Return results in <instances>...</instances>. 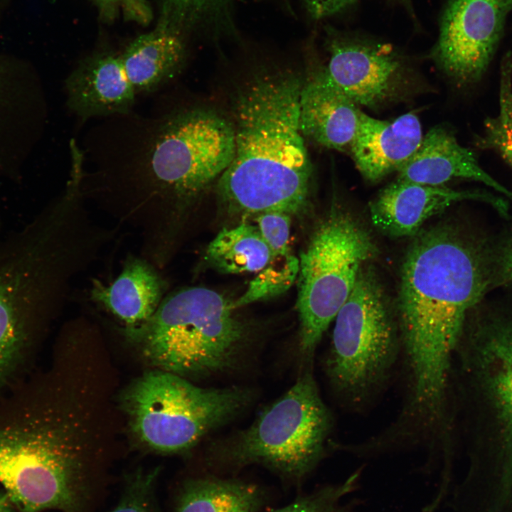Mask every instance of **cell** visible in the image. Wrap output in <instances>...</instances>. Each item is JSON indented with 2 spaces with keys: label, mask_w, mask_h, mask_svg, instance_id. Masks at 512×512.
<instances>
[{
  "label": "cell",
  "mask_w": 512,
  "mask_h": 512,
  "mask_svg": "<svg viewBox=\"0 0 512 512\" xmlns=\"http://www.w3.org/2000/svg\"><path fill=\"white\" fill-rule=\"evenodd\" d=\"M486 245L442 224L418 233L404 257L398 324L405 395L435 407L449 396L450 369L466 319L489 284Z\"/></svg>",
  "instance_id": "6da1fadb"
},
{
  "label": "cell",
  "mask_w": 512,
  "mask_h": 512,
  "mask_svg": "<svg viewBox=\"0 0 512 512\" xmlns=\"http://www.w3.org/2000/svg\"><path fill=\"white\" fill-rule=\"evenodd\" d=\"M143 165L99 182L93 203L139 238V254L161 270L171 261L189 208L230 165L235 152L232 120L208 108L164 118Z\"/></svg>",
  "instance_id": "7a4b0ae2"
},
{
  "label": "cell",
  "mask_w": 512,
  "mask_h": 512,
  "mask_svg": "<svg viewBox=\"0 0 512 512\" xmlns=\"http://www.w3.org/2000/svg\"><path fill=\"white\" fill-rule=\"evenodd\" d=\"M302 82L289 71H260L237 90L234 156L218 180L230 210L292 215L307 205L313 168L299 125Z\"/></svg>",
  "instance_id": "3957f363"
},
{
  "label": "cell",
  "mask_w": 512,
  "mask_h": 512,
  "mask_svg": "<svg viewBox=\"0 0 512 512\" xmlns=\"http://www.w3.org/2000/svg\"><path fill=\"white\" fill-rule=\"evenodd\" d=\"M80 388L34 425L0 430V484L21 512H81L88 500L104 435Z\"/></svg>",
  "instance_id": "277c9868"
},
{
  "label": "cell",
  "mask_w": 512,
  "mask_h": 512,
  "mask_svg": "<svg viewBox=\"0 0 512 512\" xmlns=\"http://www.w3.org/2000/svg\"><path fill=\"white\" fill-rule=\"evenodd\" d=\"M233 302L203 287L168 292L143 326L122 329L159 370L188 378H207L238 368L250 351L245 324Z\"/></svg>",
  "instance_id": "5b68a950"
},
{
  "label": "cell",
  "mask_w": 512,
  "mask_h": 512,
  "mask_svg": "<svg viewBox=\"0 0 512 512\" xmlns=\"http://www.w3.org/2000/svg\"><path fill=\"white\" fill-rule=\"evenodd\" d=\"M364 267L334 319L325 364L334 394L353 412H363L375 402L401 359L398 321L375 273Z\"/></svg>",
  "instance_id": "8992f818"
},
{
  "label": "cell",
  "mask_w": 512,
  "mask_h": 512,
  "mask_svg": "<svg viewBox=\"0 0 512 512\" xmlns=\"http://www.w3.org/2000/svg\"><path fill=\"white\" fill-rule=\"evenodd\" d=\"M333 417L311 371H305L247 428L211 454L230 471L260 464L284 479L299 482L324 458Z\"/></svg>",
  "instance_id": "52a82bcc"
},
{
  "label": "cell",
  "mask_w": 512,
  "mask_h": 512,
  "mask_svg": "<svg viewBox=\"0 0 512 512\" xmlns=\"http://www.w3.org/2000/svg\"><path fill=\"white\" fill-rule=\"evenodd\" d=\"M252 400V393L245 388H201L157 369L132 385L125 407L142 444L159 452L178 453L239 415Z\"/></svg>",
  "instance_id": "ba28073f"
},
{
  "label": "cell",
  "mask_w": 512,
  "mask_h": 512,
  "mask_svg": "<svg viewBox=\"0 0 512 512\" xmlns=\"http://www.w3.org/2000/svg\"><path fill=\"white\" fill-rule=\"evenodd\" d=\"M375 252L369 232L340 208H333L316 229L299 258L297 309L302 354L312 356Z\"/></svg>",
  "instance_id": "9c48e42d"
},
{
  "label": "cell",
  "mask_w": 512,
  "mask_h": 512,
  "mask_svg": "<svg viewBox=\"0 0 512 512\" xmlns=\"http://www.w3.org/2000/svg\"><path fill=\"white\" fill-rule=\"evenodd\" d=\"M512 0H450L434 57L459 86L478 82L486 72L503 34Z\"/></svg>",
  "instance_id": "30bf717a"
},
{
  "label": "cell",
  "mask_w": 512,
  "mask_h": 512,
  "mask_svg": "<svg viewBox=\"0 0 512 512\" xmlns=\"http://www.w3.org/2000/svg\"><path fill=\"white\" fill-rule=\"evenodd\" d=\"M329 52L326 73L358 106L379 108L410 91L412 74L409 68L383 46L335 39Z\"/></svg>",
  "instance_id": "8fae6325"
},
{
  "label": "cell",
  "mask_w": 512,
  "mask_h": 512,
  "mask_svg": "<svg viewBox=\"0 0 512 512\" xmlns=\"http://www.w3.org/2000/svg\"><path fill=\"white\" fill-rule=\"evenodd\" d=\"M477 336L482 380L496 409L502 437L484 474L494 493L512 496V316L491 317Z\"/></svg>",
  "instance_id": "7c38bea8"
},
{
  "label": "cell",
  "mask_w": 512,
  "mask_h": 512,
  "mask_svg": "<svg viewBox=\"0 0 512 512\" xmlns=\"http://www.w3.org/2000/svg\"><path fill=\"white\" fill-rule=\"evenodd\" d=\"M465 199L482 200L501 213L506 212L504 202L493 196L397 179L370 203V218L373 225L387 235L410 236L417 234L429 218Z\"/></svg>",
  "instance_id": "4fadbf2b"
},
{
  "label": "cell",
  "mask_w": 512,
  "mask_h": 512,
  "mask_svg": "<svg viewBox=\"0 0 512 512\" xmlns=\"http://www.w3.org/2000/svg\"><path fill=\"white\" fill-rule=\"evenodd\" d=\"M168 289L162 270L140 255L129 254L112 282L91 280L87 301L109 313L122 329L132 330L152 317Z\"/></svg>",
  "instance_id": "5bb4252c"
},
{
  "label": "cell",
  "mask_w": 512,
  "mask_h": 512,
  "mask_svg": "<svg viewBox=\"0 0 512 512\" xmlns=\"http://www.w3.org/2000/svg\"><path fill=\"white\" fill-rule=\"evenodd\" d=\"M362 111L329 77L325 68L303 80L299 125L304 137L328 149L343 151L353 142Z\"/></svg>",
  "instance_id": "9a60e30c"
},
{
  "label": "cell",
  "mask_w": 512,
  "mask_h": 512,
  "mask_svg": "<svg viewBox=\"0 0 512 512\" xmlns=\"http://www.w3.org/2000/svg\"><path fill=\"white\" fill-rule=\"evenodd\" d=\"M422 138L420 122L413 113L385 121L362 112L349 149L362 176L368 181L378 182L398 172L416 151Z\"/></svg>",
  "instance_id": "2e32d148"
},
{
  "label": "cell",
  "mask_w": 512,
  "mask_h": 512,
  "mask_svg": "<svg viewBox=\"0 0 512 512\" xmlns=\"http://www.w3.org/2000/svg\"><path fill=\"white\" fill-rule=\"evenodd\" d=\"M69 107L82 119L126 114L136 92L120 55L96 53L81 62L65 81Z\"/></svg>",
  "instance_id": "e0dca14e"
},
{
  "label": "cell",
  "mask_w": 512,
  "mask_h": 512,
  "mask_svg": "<svg viewBox=\"0 0 512 512\" xmlns=\"http://www.w3.org/2000/svg\"><path fill=\"white\" fill-rule=\"evenodd\" d=\"M398 179L442 186L457 178L476 181L512 200V191L499 183L479 165L474 152L461 145L454 132L443 125L432 128L407 161Z\"/></svg>",
  "instance_id": "ac0fdd59"
},
{
  "label": "cell",
  "mask_w": 512,
  "mask_h": 512,
  "mask_svg": "<svg viewBox=\"0 0 512 512\" xmlns=\"http://www.w3.org/2000/svg\"><path fill=\"white\" fill-rule=\"evenodd\" d=\"M136 94L154 92L181 70L186 46L166 16L156 27L133 40L120 55Z\"/></svg>",
  "instance_id": "d6986e66"
},
{
  "label": "cell",
  "mask_w": 512,
  "mask_h": 512,
  "mask_svg": "<svg viewBox=\"0 0 512 512\" xmlns=\"http://www.w3.org/2000/svg\"><path fill=\"white\" fill-rule=\"evenodd\" d=\"M266 500L257 484L237 479L203 476L185 481L175 512H259Z\"/></svg>",
  "instance_id": "ffe728a7"
},
{
  "label": "cell",
  "mask_w": 512,
  "mask_h": 512,
  "mask_svg": "<svg viewBox=\"0 0 512 512\" xmlns=\"http://www.w3.org/2000/svg\"><path fill=\"white\" fill-rule=\"evenodd\" d=\"M205 259L221 272L240 274L260 272L272 255L257 227L242 223L222 229L208 245Z\"/></svg>",
  "instance_id": "44dd1931"
},
{
  "label": "cell",
  "mask_w": 512,
  "mask_h": 512,
  "mask_svg": "<svg viewBox=\"0 0 512 512\" xmlns=\"http://www.w3.org/2000/svg\"><path fill=\"white\" fill-rule=\"evenodd\" d=\"M35 307L33 294L22 276L0 264V378L17 358L27 313Z\"/></svg>",
  "instance_id": "7402d4cb"
},
{
  "label": "cell",
  "mask_w": 512,
  "mask_h": 512,
  "mask_svg": "<svg viewBox=\"0 0 512 512\" xmlns=\"http://www.w3.org/2000/svg\"><path fill=\"white\" fill-rule=\"evenodd\" d=\"M299 269V258L291 253L271 262L250 282L246 291L233 302L234 309L269 299L286 292L294 282Z\"/></svg>",
  "instance_id": "603a6c76"
},
{
  "label": "cell",
  "mask_w": 512,
  "mask_h": 512,
  "mask_svg": "<svg viewBox=\"0 0 512 512\" xmlns=\"http://www.w3.org/2000/svg\"><path fill=\"white\" fill-rule=\"evenodd\" d=\"M361 469L356 470L342 483L323 486L285 506L268 512H353L360 500H343L357 490Z\"/></svg>",
  "instance_id": "cb8c5ba5"
},
{
  "label": "cell",
  "mask_w": 512,
  "mask_h": 512,
  "mask_svg": "<svg viewBox=\"0 0 512 512\" xmlns=\"http://www.w3.org/2000/svg\"><path fill=\"white\" fill-rule=\"evenodd\" d=\"M478 144L494 149L512 167V86L500 87L499 112L484 122V135Z\"/></svg>",
  "instance_id": "d4e9b609"
},
{
  "label": "cell",
  "mask_w": 512,
  "mask_h": 512,
  "mask_svg": "<svg viewBox=\"0 0 512 512\" xmlns=\"http://www.w3.org/2000/svg\"><path fill=\"white\" fill-rule=\"evenodd\" d=\"M157 474L153 470L132 474L118 504L111 512H159L154 494Z\"/></svg>",
  "instance_id": "484cf974"
},
{
  "label": "cell",
  "mask_w": 512,
  "mask_h": 512,
  "mask_svg": "<svg viewBox=\"0 0 512 512\" xmlns=\"http://www.w3.org/2000/svg\"><path fill=\"white\" fill-rule=\"evenodd\" d=\"M290 216L285 212L272 210L260 213L256 217V226L268 245L272 259L290 254Z\"/></svg>",
  "instance_id": "4316f807"
},
{
  "label": "cell",
  "mask_w": 512,
  "mask_h": 512,
  "mask_svg": "<svg viewBox=\"0 0 512 512\" xmlns=\"http://www.w3.org/2000/svg\"><path fill=\"white\" fill-rule=\"evenodd\" d=\"M92 1L100 16L106 21H112L121 14L127 21L146 25L153 17L151 8L146 0Z\"/></svg>",
  "instance_id": "83f0119b"
},
{
  "label": "cell",
  "mask_w": 512,
  "mask_h": 512,
  "mask_svg": "<svg viewBox=\"0 0 512 512\" xmlns=\"http://www.w3.org/2000/svg\"><path fill=\"white\" fill-rule=\"evenodd\" d=\"M489 284L512 285V232L498 244L486 246Z\"/></svg>",
  "instance_id": "f1b7e54d"
},
{
  "label": "cell",
  "mask_w": 512,
  "mask_h": 512,
  "mask_svg": "<svg viewBox=\"0 0 512 512\" xmlns=\"http://www.w3.org/2000/svg\"><path fill=\"white\" fill-rule=\"evenodd\" d=\"M356 0H304L309 11L317 18L333 15L353 4Z\"/></svg>",
  "instance_id": "f546056e"
},
{
  "label": "cell",
  "mask_w": 512,
  "mask_h": 512,
  "mask_svg": "<svg viewBox=\"0 0 512 512\" xmlns=\"http://www.w3.org/2000/svg\"><path fill=\"white\" fill-rule=\"evenodd\" d=\"M214 1L215 0H166L171 9L181 14L198 13L205 9Z\"/></svg>",
  "instance_id": "4dcf8cb0"
},
{
  "label": "cell",
  "mask_w": 512,
  "mask_h": 512,
  "mask_svg": "<svg viewBox=\"0 0 512 512\" xmlns=\"http://www.w3.org/2000/svg\"><path fill=\"white\" fill-rule=\"evenodd\" d=\"M13 505L9 496L5 492H0V512H14Z\"/></svg>",
  "instance_id": "1f68e13d"
}]
</instances>
